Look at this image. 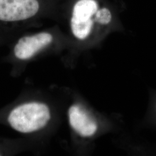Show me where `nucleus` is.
I'll use <instances>...</instances> for the list:
<instances>
[{"label":"nucleus","instance_id":"nucleus-3","mask_svg":"<svg viewBox=\"0 0 156 156\" xmlns=\"http://www.w3.org/2000/svg\"><path fill=\"white\" fill-rule=\"evenodd\" d=\"M53 37L48 33H41L21 38L14 48V55L17 59L26 60L32 58L39 50L49 45Z\"/></svg>","mask_w":156,"mask_h":156},{"label":"nucleus","instance_id":"nucleus-6","mask_svg":"<svg viewBox=\"0 0 156 156\" xmlns=\"http://www.w3.org/2000/svg\"><path fill=\"white\" fill-rule=\"evenodd\" d=\"M95 15V21L101 24H107L111 21V13L107 8L98 10Z\"/></svg>","mask_w":156,"mask_h":156},{"label":"nucleus","instance_id":"nucleus-2","mask_svg":"<svg viewBox=\"0 0 156 156\" xmlns=\"http://www.w3.org/2000/svg\"><path fill=\"white\" fill-rule=\"evenodd\" d=\"M37 0H0V20L16 22L34 16L39 9Z\"/></svg>","mask_w":156,"mask_h":156},{"label":"nucleus","instance_id":"nucleus-4","mask_svg":"<svg viewBox=\"0 0 156 156\" xmlns=\"http://www.w3.org/2000/svg\"><path fill=\"white\" fill-rule=\"evenodd\" d=\"M68 119L71 127L80 135L87 137L93 135L97 125L90 118L79 105L74 104L68 110Z\"/></svg>","mask_w":156,"mask_h":156},{"label":"nucleus","instance_id":"nucleus-5","mask_svg":"<svg viewBox=\"0 0 156 156\" xmlns=\"http://www.w3.org/2000/svg\"><path fill=\"white\" fill-rule=\"evenodd\" d=\"M98 11V5L94 0H80L75 5L71 20L87 22L92 20V17Z\"/></svg>","mask_w":156,"mask_h":156},{"label":"nucleus","instance_id":"nucleus-1","mask_svg":"<svg viewBox=\"0 0 156 156\" xmlns=\"http://www.w3.org/2000/svg\"><path fill=\"white\" fill-rule=\"evenodd\" d=\"M51 118L49 106L33 101L20 104L10 112L8 122L13 129L22 134H31L43 129Z\"/></svg>","mask_w":156,"mask_h":156},{"label":"nucleus","instance_id":"nucleus-7","mask_svg":"<svg viewBox=\"0 0 156 156\" xmlns=\"http://www.w3.org/2000/svg\"></svg>","mask_w":156,"mask_h":156}]
</instances>
